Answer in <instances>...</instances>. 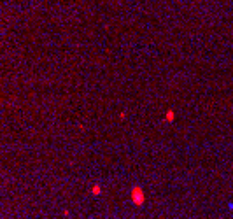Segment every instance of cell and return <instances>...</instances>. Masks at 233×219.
Here are the masks:
<instances>
[{
  "label": "cell",
  "mask_w": 233,
  "mask_h": 219,
  "mask_svg": "<svg viewBox=\"0 0 233 219\" xmlns=\"http://www.w3.org/2000/svg\"><path fill=\"white\" fill-rule=\"evenodd\" d=\"M133 198H135L137 203H142V202H144V195H142V191H140V189H135V191H133Z\"/></svg>",
  "instance_id": "cell-1"
},
{
  "label": "cell",
  "mask_w": 233,
  "mask_h": 219,
  "mask_svg": "<svg viewBox=\"0 0 233 219\" xmlns=\"http://www.w3.org/2000/svg\"><path fill=\"white\" fill-rule=\"evenodd\" d=\"M167 119H168V121H172V119H174V112H172V111H170V112H167Z\"/></svg>",
  "instance_id": "cell-2"
}]
</instances>
